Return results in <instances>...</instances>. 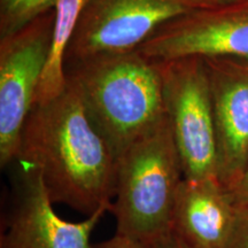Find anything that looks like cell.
<instances>
[{"label":"cell","instance_id":"9","mask_svg":"<svg viewBox=\"0 0 248 248\" xmlns=\"http://www.w3.org/2000/svg\"><path fill=\"white\" fill-rule=\"evenodd\" d=\"M212 94L217 178L229 191L248 164V66L229 59H204Z\"/></svg>","mask_w":248,"mask_h":248},{"label":"cell","instance_id":"3","mask_svg":"<svg viewBox=\"0 0 248 248\" xmlns=\"http://www.w3.org/2000/svg\"><path fill=\"white\" fill-rule=\"evenodd\" d=\"M184 171L168 117L116 159V233L152 244L171 233L172 210Z\"/></svg>","mask_w":248,"mask_h":248},{"label":"cell","instance_id":"17","mask_svg":"<svg viewBox=\"0 0 248 248\" xmlns=\"http://www.w3.org/2000/svg\"><path fill=\"white\" fill-rule=\"evenodd\" d=\"M154 248H188L183 243L181 239H178L175 234L170 233L162 239L157 240L156 243L153 244Z\"/></svg>","mask_w":248,"mask_h":248},{"label":"cell","instance_id":"12","mask_svg":"<svg viewBox=\"0 0 248 248\" xmlns=\"http://www.w3.org/2000/svg\"><path fill=\"white\" fill-rule=\"evenodd\" d=\"M57 0H0V38L21 30L54 9Z\"/></svg>","mask_w":248,"mask_h":248},{"label":"cell","instance_id":"10","mask_svg":"<svg viewBox=\"0 0 248 248\" xmlns=\"http://www.w3.org/2000/svg\"><path fill=\"white\" fill-rule=\"evenodd\" d=\"M237 212V200L217 177H184L173 206L171 233L188 248H224Z\"/></svg>","mask_w":248,"mask_h":248},{"label":"cell","instance_id":"15","mask_svg":"<svg viewBox=\"0 0 248 248\" xmlns=\"http://www.w3.org/2000/svg\"><path fill=\"white\" fill-rule=\"evenodd\" d=\"M182 1L195 11V9L219 7V6L231 4V2L238 1V0H182Z\"/></svg>","mask_w":248,"mask_h":248},{"label":"cell","instance_id":"5","mask_svg":"<svg viewBox=\"0 0 248 248\" xmlns=\"http://www.w3.org/2000/svg\"><path fill=\"white\" fill-rule=\"evenodd\" d=\"M192 11L182 0H86L68 46L66 69L137 51L163 26Z\"/></svg>","mask_w":248,"mask_h":248},{"label":"cell","instance_id":"13","mask_svg":"<svg viewBox=\"0 0 248 248\" xmlns=\"http://www.w3.org/2000/svg\"><path fill=\"white\" fill-rule=\"evenodd\" d=\"M224 248H248V201L238 202L233 229Z\"/></svg>","mask_w":248,"mask_h":248},{"label":"cell","instance_id":"6","mask_svg":"<svg viewBox=\"0 0 248 248\" xmlns=\"http://www.w3.org/2000/svg\"><path fill=\"white\" fill-rule=\"evenodd\" d=\"M54 9L0 38V163L16 160L53 38Z\"/></svg>","mask_w":248,"mask_h":248},{"label":"cell","instance_id":"8","mask_svg":"<svg viewBox=\"0 0 248 248\" xmlns=\"http://www.w3.org/2000/svg\"><path fill=\"white\" fill-rule=\"evenodd\" d=\"M0 248H91V234L110 206L82 222L61 218L53 208L39 171L23 167Z\"/></svg>","mask_w":248,"mask_h":248},{"label":"cell","instance_id":"11","mask_svg":"<svg viewBox=\"0 0 248 248\" xmlns=\"http://www.w3.org/2000/svg\"><path fill=\"white\" fill-rule=\"evenodd\" d=\"M85 2L86 0H57L51 51L37 91L36 104L52 100L66 89V53Z\"/></svg>","mask_w":248,"mask_h":248},{"label":"cell","instance_id":"7","mask_svg":"<svg viewBox=\"0 0 248 248\" xmlns=\"http://www.w3.org/2000/svg\"><path fill=\"white\" fill-rule=\"evenodd\" d=\"M137 51L155 62L197 57L248 63V0L188 12L163 26Z\"/></svg>","mask_w":248,"mask_h":248},{"label":"cell","instance_id":"2","mask_svg":"<svg viewBox=\"0 0 248 248\" xmlns=\"http://www.w3.org/2000/svg\"><path fill=\"white\" fill-rule=\"evenodd\" d=\"M66 73L115 159L167 116L159 66L138 51L92 59Z\"/></svg>","mask_w":248,"mask_h":248},{"label":"cell","instance_id":"14","mask_svg":"<svg viewBox=\"0 0 248 248\" xmlns=\"http://www.w3.org/2000/svg\"><path fill=\"white\" fill-rule=\"evenodd\" d=\"M91 248H154L153 245L145 243V241L135 239V238L128 237L116 233L114 237L108 240L101 241L97 245H92Z\"/></svg>","mask_w":248,"mask_h":248},{"label":"cell","instance_id":"1","mask_svg":"<svg viewBox=\"0 0 248 248\" xmlns=\"http://www.w3.org/2000/svg\"><path fill=\"white\" fill-rule=\"evenodd\" d=\"M16 159L40 172L53 203L88 216L111 207L116 159L68 79L61 94L31 109Z\"/></svg>","mask_w":248,"mask_h":248},{"label":"cell","instance_id":"16","mask_svg":"<svg viewBox=\"0 0 248 248\" xmlns=\"http://www.w3.org/2000/svg\"><path fill=\"white\" fill-rule=\"evenodd\" d=\"M230 192L238 202L248 201V164L246 167V170H245L243 177L240 178L239 183H238L233 190H231Z\"/></svg>","mask_w":248,"mask_h":248},{"label":"cell","instance_id":"18","mask_svg":"<svg viewBox=\"0 0 248 248\" xmlns=\"http://www.w3.org/2000/svg\"><path fill=\"white\" fill-rule=\"evenodd\" d=\"M246 64H247V66H248V63H246Z\"/></svg>","mask_w":248,"mask_h":248},{"label":"cell","instance_id":"4","mask_svg":"<svg viewBox=\"0 0 248 248\" xmlns=\"http://www.w3.org/2000/svg\"><path fill=\"white\" fill-rule=\"evenodd\" d=\"M156 63L184 177H217L215 125L204 59L192 57Z\"/></svg>","mask_w":248,"mask_h":248}]
</instances>
